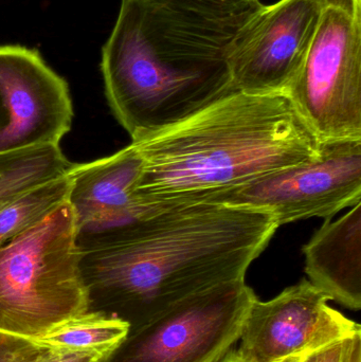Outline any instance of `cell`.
Instances as JSON below:
<instances>
[{"mask_svg":"<svg viewBox=\"0 0 361 362\" xmlns=\"http://www.w3.org/2000/svg\"><path fill=\"white\" fill-rule=\"evenodd\" d=\"M220 204L158 208L80 250L88 310L134 327L192 296L244 280L279 229Z\"/></svg>","mask_w":361,"mask_h":362,"instance_id":"6da1fadb","label":"cell"},{"mask_svg":"<svg viewBox=\"0 0 361 362\" xmlns=\"http://www.w3.org/2000/svg\"><path fill=\"white\" fill-rule=\"evenodd\" d=\"M131 144L142 159L136 197L148 209L208 204L321 153L286 93L237 90Z\"/></svg>","mask_w":361,"mask_h":362,"instance_id":"7a4b0ae2","label":"cell"},{"mask_svg":"<svg viewBox=\"0 0 361 362\" xmlns=\"http://www.w3.org/2000/svg\"><path fill=\"white\" fill-rule=\"evenodd\" d=\"M261 6L209 19L139 0L121 1L102 48L101 71L108 105L131 141L176 124L233 91L229 51Z\"/></svg>","mask_w":361,"mask_h":362,"instance_id":"3957f363","label":"cell"},{"mask_svg":"<svg viewBox=\"0 0 361 362\" xmlns=\"http://www.w3.org/2000/svg\"><path fill=\"white\" fill-rule=\"evenodd\" d=\"M87 310L76 217L65 202L0 247V332L36 341Z\"/></svg>","mask_w":361,"mask_h":362,"instance_id":"277c9868","label":"cell"},{"mask_svg":"<svg viewBox=\"0 0 361 362\" xmlns=\"http://www.w3.org/2000/svg\"><path fill=\"white\" fill-rule=\"evenodd\" d=\"M285 93L320 144L361 139V0H321L307 59Z\"/></svg>","mask_w":361,"mask_h":362,"instance_id":"5b68a950","label":"cell"},{"mask_svg":"<svg viewBox=\"0 0 361 362\" xmlns=\"http://www.w3.org/2000/svg\"><path fill=\"white\" fill-rule=\"evenodd\" d=\"M256 299L245 279L197 293L129 327L101 362H218L239 342Z\"/></svg>","mask_w":361,"mask_h":362,"instance_id":"8992f818","label":"cell"},{"mask_svg":"<svg viewBox=\"0 0 361 362\" xmlns=\"http://www.w3.org/2000/svg\"><path fill=\"white\" fill-rule=\"evenodd\" d=\"M361 202V139L321 144L309 163L216 196L208 204L268 213L281 227L301 219L330 221Z\"/></svg>","mask_w":361,"mask_h":362,"instance_id":"52a82bcc","label":"cell"},{"mask_svg":"<svg viewBox=\"0 0 361 362\" xmlns=\"http://www.w3.org/2000/svg\"><path fill=\"white\" fill-rule=\"evenodd\" d=\"M321 0H279L260 8L233 40L228 54L233 90L285 93L307 59Z\"/></svg>","mask_w":361,"mask_h":362,"instance_id":"ba28073f","label":"cell"},{"mask_svg":"<svg viewBox=\"0 0 361 362\" xmlns=\"http://www.w3.org/2000/svg\"><path fill=\"white\" fill-rule=\"evenodd\" d=\"M330 301L307 279L268 301L256 298L235 349L239 362H285L360 334V325Z\"/></svg>","mask_w":361,"mask_h":362,"instance_id":"9c48e42d","label":"cell"},{"mask_svg":"<svg viewBox=\"0 0 361 362\" xmlns=\"http://www.w3.org/2000/svg\"><path fill=\"white\" fill-rule=\"evenodd\" d=\"M72 119L68 83L40 53L0 46V153L59 146Z\"/></svg>","mask_w":361,"mask_h":362,"instance_id":"30bf717a","label":"cell"},{"mask_svg":"<svg viewBox=\"0 0 361 362\" xmlns=\"http://www.w3.org/2000/svg\"><path fill=\"white\" fill-rule=\"evenodd\" d=\"M141 169V156L131 142L110 156L72 163L67 202L76 217L80 250L154 210L136 197Z\"/></svg>","mask_w":361,"mask_h":362,"instance_id":"8fae6325","label":"cell"},{"mask_svg":"<svg viewBox=\"0 0 361 362\" xmlns=\"http://www.w3.org/2000/svg\"><path fill=\"white\" fill-rule=\"evenodd\" d=\"M309 282L349 310H361V202L324 225L303 246Z\"/></svg>","mask_w":361,"mask_h":362,"instance_id":"7c38bea8","label":"cell"},{"mask_svg":"<svg viewBox=\"0 0 361 362\" xmlns=\"http://www.w3.org/2000/svg\"><path fill=\"white\" fill-rule=\"evenodd\" d=\"M71 165L59 146L0 153V210L25 192L67 173Z\"/></svg>","mask_w":361,"mask_h":362,"instance_id":"4fadbf2b","label":"cell"},{"mask_svg":"<svg viewBox=\"0 0 361 362\" xmlns=\"http://www.w3.org/2000/svg\"><path fill=\"white\" fill-rule=\"evenodd\" d=\"M129 325L116 317L86 312L61 323L36 341L55 350L100 351L110 354L126 337Z\"/></svg>","mask_w":361,"mask_h":362,"instance_id":"5bb4252c","label":"cell"},{"mask_svg":"<svg viewBox=\"0 0 361 362\" xmlns=\"http://www.w3.org/2000/svg\"><path fill=\"white\" fill-rule=\"evenodd\" d=\"M69 173L25 192L0 210V247L25 233L67 202Z\"/></svg>","mask_w":361,"mask_h":362,"instance_id":"9a60e30c","label":"cell"},{"mask_svg":"<svg viewBox=\"0 0 361 362\" xmlns=\"http://www.w3.org/2000/svg\"><path fill=\"white\" fill-rule=\"evenodd\" d=\"M150 6L188 16L225 19L262 6L260 0H139Z\"/></svg>","mask_w":361,"mask_h":362,"instance_id":"2e32d148","label":"cell"},{"mask_svg":"<svg viewBox=\"0 0 361 362\" xmlns=\"http://www.w3.org/2000/svg\"><path fill=\"white\" fill-rule=\"evenodd\" d=\"M52 350L35 340L0 332V362H40Z\"/></svg>","mask_w":361,"mask_h":362,"instance_id":"e0dca14e","label":"cell"},{"mask_svg":"<svg viewBox=\"0 0 361 362\" xmlns=\"http://www.w3.org/2000/svg\"><path fill=\"white\" fill-rule=\"evenodd\" d=\"M298 362H361V333L299 357Z\"/></svg>","mask_w":361,"mask_h":362,"instance_id":"ac0fdd59","label":"cell"},{"mask_svg":"<svg viewBox=\"0 0 361 362\" xmlns=\"http://www.w3.org/2000/svg\"><path fill=\"white\" fill-rule=\"evenodd\" d=\"M106 353L100 351L55 350L40 362H101Z\"/></svg>","mask_w":361,"mask_h":362,"instance_id":"d6986e66","label":"cell"},{"mask_svg":"<svg viewBox=\"0 0 361 362\" xmlns=\"http://www.w3.org/2000/svg\"><path fill=\"white\" fill-rule=\"evenodd\" d=\"M218 362H239V358H237V352H235V348L231 349Z\"/></svg>","mask_w":361,"mask_h":362,"instance_id":"ffe728a7","label":"cell"},{"mask_svg":"<svg viewBox=\"0 0 361 362\" xmlns=\"http://www.w3.org/2000/svg\"><path fill=\"white\" fill-rule=\"evenodd\" d=\"M298 361H299V357H297V358H292V359H290V361H288L285 362H298Z\"/></svg>","mask_w":361,"mask_h":362,"instance_id":"44dd1931","label":"cell"}]
</instances>
